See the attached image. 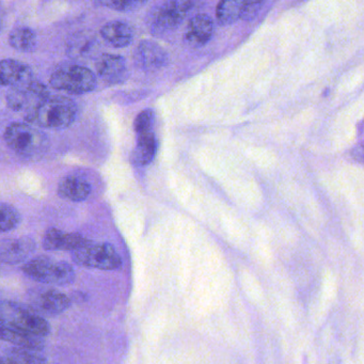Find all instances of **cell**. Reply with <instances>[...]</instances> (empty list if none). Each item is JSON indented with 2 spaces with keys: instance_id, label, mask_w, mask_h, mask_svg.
<instances>
[{
  "instance_id": "1",
  "label": "cell",
  "mask_w": 364,
  "mask_h": 364,
  "mask_svg": "<svg viewBox=\"0 0 364 364\" xmlns=\"http://www.w3.org/2000/svg\"><path fill=\"white\" fill-rule=\"evenodd\" d=\"M77 116L75 102L67 97H48L26 112L27 122L43 129H63L73 124Z\"/></svg>"
},
{
  "instance_id": "2",
  "label": "cell",
  "mask_w": 364,
  "mask_h": 364,
  "mask_svg": "<svg viewBox=\"0 0 364 364\" xmlns=\"http://www.w3.org/2000/svg\"><path fill=\"white\" fill-rule=\"evenodd\" d=\"M4 138L12 151L27 159L40 156L48 146V136L31 123H12Z\"/></svg>"
},
{
  "instance_id": "3",
  "label": "cell",
  "mask_w": 364,
  "mask_h": 364,
  "mask_svg": "<svg viewBox=\"0 0 364 364\" xmlns=\"http://www.w3.org/2000/svg\"><path fill=\"white\" fill-rule=\"evenodd\" d=\"M23 272L26 276L44 284L63 287L71 284L75 280V272L70 264L44 255L27 262L23 266Z\"/></svg>"
},
{
  "instance_id": "4",
  "label": "cell",
  "mask_w": 364,
  "mask_h": 364,
  "mask_svg": "<svg viewBox=\"0 0 364 364\" xmlns=\"http://www.w3.org/2000/svg\"><path fill=\"white\" fill-rule=\"evenodd\" d=\"M50 86L71 95H86L97 86V76L91 70L77 65H68L57 69L50 76Z\"/></svg>"
},
{
  "instance_id": "5",
  "label": "cell",
  "mask_w": 364,
  "mask_h": 364,
  "mask_svg": "<svg viewBox=\"0 0 364 364\" xmlns=\"http://www.w3.org/2000/svg\"><path fill=\"white\" fill-rule=\"evenodd\" d=\"M1 325L22 330L36 336H48L50 331L48 321L39 314L22 304L12 301L1 302Z\"/></svg>"
},
{
  "instance_id": "6",
  "label": "cell",
  "mask_w": 364,
  "mask_h": 364,
  "mask_svg": "<svg viewBox=\"0 0 364 364\" xmlns=\"http://www.w3.org/2000/svg\"><path fill=\"white\" fill-rule=\"evenodd\" d=\"M74 263L82 267L101 270L118 269L122 265L120 255L110 244H95L90 242L82 248L72 251Z\"/></svg>"
},
{
  "instance_id": "7",
  "label": "cell",
  "mask_w": 364,
  "mask_h": 364,
  "mask_svg": "<svg viewBox=\"0 0 364 364\" xmlns=\"http://www.w3.org/2000/svg\"><path fill=\"white\" fill-rule=\"evenodd\" d=\"M195 6V0H165L153 18L151 31L163 36L178 28Z\"/></svg>"
},
{
  "instance_id": "8",
  "label": "cell",
  "mask_w": 364,
  "mask_h": 364,
  "mask_svg": "<svg viewBox=\"0 0 364 364\" xmlns=\"http://www.w3.org/2000/svg\"><path fill=\"white\" fill-rule=\"evenodd\" d=\"M48 97V88L35 80L25 86L11 88L7 95L8 107L14 112H28Z\"/></svg>"
},
{
  "instance_id": "9",
  "label": "cell",
  "mask_w": 364,
  "mask_h": 364,
  "mask_svg": "<svg viewBox=\"0 0 364 364\" xmlns=\"http://www.w3.org/2000/svg\"><path fill=\"white\" fill-rule=\"evenodd\" d=\"M136 65L142 71H159L167 65L169 56L159 44L151 40H144L138 44L134 54Z\"/></svg>"
},
{
  "instance_id": "10",
  "label": "cell",
  "mask_w": 364,
  "mask_h": 364,
  "mask_svg": "<svg viewBox=\"0 0 364 364\" xmlns=\"http://www.w3.org/2000/svg\"><path fill=\"white\" fill-rule=\"evenodd\" d=\"M37 248L35 240L28 236L11 240H3L0 242V259L4 264L21 263L26 261L27 257Z\"/></svg>"
},
{
  "instance_id": "11",
  "label": "cell",
  "mask_w": 364,
  "mask_h": 364,
  "mask_svg": "<svg viewBox=\"0 0 364 364\" xmlns=\"http://www.w3.org/2000/svg\"><path fill=\"white\" fill-rule=\"evenodd\" d=\"M97 75L109 85L120 84L127 80L125 59L118 55L103 54L95 61Z\"/></svg>"
},
{
  "instance_id": "12",
  "label": "cell",
  "mask_w": 364,
  "mask_h": 364,
  "mask_svg": "<svg viewBox=\"0 0 364 364\" xmlns=\"http://www.w3.org/2000/svg\"><path fill=\"white\" fill-rule=\"evenodd\" d=\"M35 80L33 71L28 65L14 59H4L0 65V82L4 87L16 88L25 86Z\"/></svg>"
},
{
  "instance_id": "13",
  "label": "cell",
  "mask_w": 364,
  "mask_h": 364,
  "mask_svg": "<svg viewBox=\"0 0 364 364\" xmlns=\"http://www.w3.org/2000/svg\"><path fill=\"white\" fill-rule=\"evenodd\" d=\"M214 33V23L208 14H197L188 23L184 35L185 43L191 48L205 46Z\"/></svg>"
},
{
  "instance_id": "14",
  "label": "cell",
  "mask_w": 364,
  "mask_h": 364,
  "mask_svg": "<svg viewBox=\"0 0 364 364\" xmlns=\"http://www.w3.org/2000/svg\"><path fill=\"white\" fill-rule=\"evenodd\" d=\"M90 242V240L80 233H65L56 228H50L43 238V247L46 250L74 251L82 248Z\"/></svg>"
},
{
  "instance_id": "15",
  "label": "cell",
  "mask_w": 364,
  "mask_h": 364,
  "mask_svg": "<svg viewBox=\"0 0 364 364\" xmlns=\"http://www.w3.org/2000/svg\"><path fill=\"white\" fill-rule=\"evenodd\" d=\"M33 299L37 310L48 315L60 314L71 306L70 298L56 289H43L36 294Z\"/></svg>"
},
{
  "instance_id": "16",
  "label": "cell",
  "mask_w": 364,
  "mask_h": 364,
  "mask_svg": "<svg viewBox=\"0 0 364 364\" xmlns=\"http://www.w3.org/2000/svg\"><path fill=\"white\" fill-rule=\"evenodd\" d=\"M159 141L154 132L137 135V144L131 154V161L136 167H146L156 156Z\"/></svg>"
},
{
  "instance_id": "17",
  "label": "cell",
  "mask_w": 364,
  "mask_h": 364,
  "mask_svg": "<svg viewBox=\"0 0 364 364\" xmlns=\"http://www.w3.org/2000/svg\"><path fill=\"white\" fill-rule=\"evenodd\" d=\"M101 36L114 48H123L133 42L134 31L127 23L114 21L102 27Z\"/></svg>"
},
{
  "instance_id": "18",
  "label": "cell",
  "mask_w": 364,
  "mask_h": 364,
  "mask_svg": "<svg viewBox=\"0 0 364 364\" xmlns=\"http://www.w3.org/2000/svg\"><path fill=\"white\" fill-rule=\"evenodd\" d=\"M0 336L4 341H7L21 348L29 349V350L40 351L46 346V342L42 336L28 333L22 330L14 329V328L5 325H1Z\"/></svg>"
},
{
  "instance_id": "19",
  "label": "cell",
  "mask_w": 364,
  "mask_h": 364,
  "mask_svg": "<svg viewBox=\"0 0 364 364\" xmlns=\"http://www.w3.org/2000/svg\"><path fill=\"white\" fill-rule=\"evenodd\" d=\"M58 193L65 199L82 202L90 196L91 186L82 176H68L59 183Z\"/></svg>"
},
{
  "instance_id": "20",
  "label": "cell",
  "mask_w": 364,
  "mask_h": 364,
  "mask_svg": "<svg viewBox=\"0 0 364 364\" xmlns=\"http://www.w3.org/2000/svg\"><path fill=\"white\" fill-rule=\"evenodd\" d=\"M247 0H220L216 9V18L221 26H229L242 20Z\"/></svg>"
},
{
  "instance_id": "21",
  "label": "cell",
  "mask_w": 364,
  "mask_h": 364,
  "mask_svg": "<svg viewBox=\"0 0 364 364\" xmlns=\"http://www.w3.org/2000/svg\"><path fill=\"white\" fill-rule=\"evenodd\" d=\"M97 43L95 36L87 35V33H76L68 42V55L74 59L89 57L95 52Z\"/></svg>"
},
{
  "instance_id": "22",
  "label": "cell",
  "mask_w": 364,
  "mask_h": 364,
  "mask_svg": "<svg viewBox=\"0 0 364 364\" xmlns=\"http://www.w3.org/2000/svg\"><path fill=\"white\" fill-rule=\"evenodd\" d=\"M9 43L14 50L31 53L37 46V36L28 27H16L9 36Z\"/></svg>"
},
{
  "instance_id": "23",
  "label": "cell",
  "mask_w": 364,
  "mask_h": 364,
  "mask_svg": "<svg viewBox=\"0 0 364 364\" xmlns=\"http://www.w3.org/2000/svg\"><path fill=\"white\" fill-rule=\"evenodd\" d=\"M46 358L37 355L33 350L21 348V347L7 349L1 355V363L4 364H38L46 363Z\"/></svg>"
},
{
  "instance_id": "24",
  "label": "cell",
  "mask_w": 364,
  "mask_h": 364,
  "mask_svg": "<svg viewBox=\"0 0 364 364\" xmlns=\"http://www.w3.org/2000/svg\"><path fill=\"white\" fill-rule=\"evenodd\" d=\"M21 215L16 208L9 204L1 203V221H0V229L1 232L11 231L16 229L21 223Z\"/></svg>"
},
{
  "instance_id": "25",
  "label": "cell",
  "mask_w": 364,
  "mask_h": 364,
  "mask_svg": "<svg viewBox=\"0 0 364 364\" xmlns=\"http://www.w3.org/2000/svg\"><path fill=\"white\" fill-rule=\"evenodd\" d=\"M104 7L120 12L135 11L144 7L148 0H97Z\"/></svg>"
},
{
  "instance_id": "26",
  "label": "cell",
  "mask_w": 364,
  "mask_h": 364,
  "mask_svg": "<svg viewBox=\"0 0 364 364\" xmlns=\"http://www.w3.org/2000/svg\"><path fill=\"white\" fill-rule=\"evenodd\" d=\"M155 122V112L152 109H144L136 117L134 122V129L136 134L148 133L153 131V125Z\"/></svg>"
},
{
  "instance_id": "27",
  "label": "cell",
  "mask_w": 364,
  "mask_h": 364,
  "mask_svg": "<svg viewBox=\"0 0 364 364\" xmlns=\"http://www.w3.org/2000/svg\"><path fill=\"white\" fill-rule=\"evenodd\" d=\"M264 0H247L245 6L244 14L242 20L251 21L257 16L259 10L263 7Z\"/></svg>"
}]
</instances>
